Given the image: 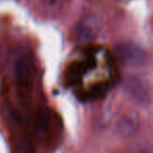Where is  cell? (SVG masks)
Segmentation results:
<instances>
[{"label": "cell", "instance_id": "cell-2", "mask_svg": "<svg viewBox=\"0 0 153 153\" xmlns=\"http://www.w3.org/2000/svg\"><path fill=\"white\" fill-rule=\"evenodd\" d=\"M102 27V21L96 15L84 17L76 26V40L81 44L89 43L98 37Z\"/></svg>", "mask_w": 153, "mask_h": 153}, {"label": "cell", "instance_id": "cell-4", "mask_svg": "<svg viewBox=\"0 0 153 153\" xmlns=\"http://www.w3.org/2000/svg\"><path fill=\"white\" fill-rule=\"evenodd\" d=\"M16 79L22 87L30 86L33 76V64L27 57L20 58L16 63Z\"/></svg>", "mask_w": 153, "mask_h": 153}, {"label": "cell", "instance_id": "cell-6", "mask_svg": "<svg viewBox=\"0 0 153 153\" xmlns=\"http://www.w3.org/2000/svg\"><path fill=\"white\" fill-rule=\"evenodd\" d=\"M49 117L45 111H43L40 115L38 117V121H37V127L36 131L38 136H43V134L46 133L47 129H48V123H49Z\"/></svg>", "mask_w": 153, "mask_h": 153}, {"label": "cell", "instance_id": "cell-5", "mask_svg": "<svg viewBox=\"0 0 153 153\" xmlns=\"http://www.w3.org/2000/svg\"><path fill=\"white\" fill-rule=\"evenodd\" d=\"M117 128L120 134L125 136H131L137 132L140 128V120L136 115L127 114L120 120Z\"/></svg>", "mask_w": 153, "mask_h": 153}, {"label": "cell", "instance_id": "cell-3", "mask_svg": "<svg viewBox=\"0 0 153 153\" xmlns=\"http://www.w3.org/2000/svg\"><path fill=\"white\" fill-rule=\"evenodd\" d=\"M125 90L129 97L140 105H146L150 102V91L142 79L132 76L125 82Z\"/></svg>", "mask_w": 153, "mask_h": 153}, {"label": "cell", "instance_id": "cell-7", "mask_svg": "<svg viewBox=\"0 0 153 153\" xmlns=\"http://www.w3.org/2000/svg\"><path fill=\"white\" fill-rule=\"evenodd\" d=\"M20 153H33V148H30V147L27 145V146H25L24 148L21 149Z\"/></svg>", "mask_w": 153, "mask_h": 153}, {"label": "cell", "instance_id": "cell-1", "mask_svg": "<svg viewBox=\"0 0 153 153\" xmlns=\"http://www.w3.org/2000/svg\"><path fill=\"white\" fill-rule=\"evenodd\" d=\"M121 62L131 67H142L149 61V56L143 47L133 42H121L115 47Z\"/></svg>", "mask_w": 153, "mask_h": 153}]
</instances>
